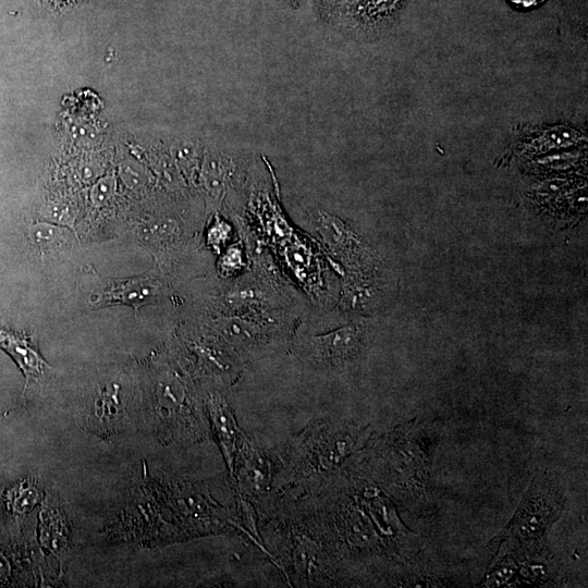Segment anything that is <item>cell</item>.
Returning <instances> with one entry per match:
<instances>
[{
    "label": "cell",
    "instance_id": "1",
    "mask_svg": "<svg viewBox=\"0 0 588 588\" xmlns=\"http://www.w3.org/2000/svg\"><path fill=\"white\" fill-rule=\"evenodd\" d=\"M169 293L166 279L156 272L126 279H108L90 298L92 309L128 305L136 313L142 306L162 302Z\"/></svg>",
    "mask_w": 588,
    "mask_h": 588
},
{
    "label": "cell",
    "instance_id": "2",
    "mask_svg": "<svg viewBox=\"0 0 588 588\" xmlns=\"http://www.w3.org/2000/svg\"><path fill=\"white\" fill-rule=\"evenodd\" d=\"M242 158L214 144L204 150L200 183L213 205L222 203L225 195L240 182Z\"/></svg>",
    "mask_w": 588,
    "mask_h": 588
},
{
    "label": "cell",
    "instance_id": "3",
    "mask_svg": "<svg viewBox=\"0 0 588 588\" xmlns=\"http://www.w3.org/2000/svg\"><path fill=\"white\" fill-rule=\"evenodd\" d=\"M362 332L358 326L349 325L335 332L306 338L302 343V353L309 361L325 365L345 364L360 353Z\"/></svg>",
    "mask_w": 588,
    "mask_h": 588
},
{
    "label": "cell",
    "instance_id": "4",
    "mask_svg": "<svg viewBox=\"0 0 588 588\" xmlns=\"http://www.w3.org/2000/svg\"><path fill=\"white\" fill-rule=\"evenodd\" d=\"M339 434V433H338ZM332 428H314L299 440L296 449L298 469L305 475L321 473L346 455L350 445L345 439H339Z\"/></svg>",
    "mask_w": 588,
    "mask_h": 588
},
{
    "label": "cell",
    "instance_id": "5",
    "mask_svg": "<svg viewBox=\"0 0 588 588\" xmlns=\"http://www.w3.org/2000/svg\"><path fill=\"white\" fill-rule=\"evenodd\" d=\"M0 349H3L15 360L26 377V387L32 382L41 384L52 370L39 350V341L35 336H28L15 330L0 327Z\"/></svg>",
    "mask_w": 588,
    "mask_h": 588
},
{
    "label": "cell",
    "instance_id": "6",
    "mask_svg": "<svg viewBox=\"0 0 588 588\" xmlns=\"http://www.w3.org/2000/svg\"><path fill=\"white\" fill-rule=\"evenodd\" d=\"M29 236L33 247L43 254L64 252L75 242V235L69 228L48 223L32 226Z\"/></svg>",
    "mask_w": 588,
    "mask_h": 588
},
{
    "label": "cell",
    "instance_id": "7",
    "mask_svg": "<svg viewBox=\"0 0 588 588\" xmlns=\"http://www.w3.org/2000/svg\"><path fill=\"white\" fill-rule=\"evenodd\" d=\"M213 420L217 427L220 441L225 448L228 463L234 464L237 456L238 436L235 421L223 406H214Z\"/></svg>",
    "mask_w": 588,
    "mask_h": 588
},
{
    "label": "cell",
    "instance_id": "8",
    "mask_svg": "<svg viewBox=\"0 0 588 588\" xmlns=\"http://www.w3.org/2000/svg\"><path fill=\"white\" fill-rule=\"evenodd\" d=\"M115 193V180L113 177H106L98 181L93 188L92 198L97 204L107 203Z\"/></svg>",
    "mask_w": 588,
    "mask_h": 588
},
{
    "label": "cell",
    "instance_id": "9",
    "mask_svg": "<svg viewBox=\"0 0 588 588\" xmlns=\"http://www.w3.org/2000/svg\"><path fill=\"white\" fill-rule=\"evenodd\" d=\"M89 2V0H42V3L55 14L63 15L79 6Z\"/></svg>",
    "mask_w": 588,
    "mask_h": 588
},
{
    "label": "cell",
    "instance_id": "10",
    "mask_svg": "<svg viewBox=\"0 0 588 588\" xmlns=\"http://www.w3.org/2000/svg\"><path fill=\"white\" fill-rule=\"evenodd\" d=\"M510 2L522 9H531L543 4L545 0H510Z\"/></svg>",
    "mask_w": 588,
    "mask_h": 588
},
{
    "label": "cell",
    "instance_id": "11",
    "mask_svg": "<svg viewBox=\"0 0 588 588\" xmlns=\"http://www.w3.org/2000/svg\"><path fill=\"white\" fill-rule=\"evenodd\" d=\"M279 2H283L291 6L292 8H299L300 3L299 0H279Z\"/></svg>",
    "mask_w": 588,
    "mask_h": 588
}]
</instances>
